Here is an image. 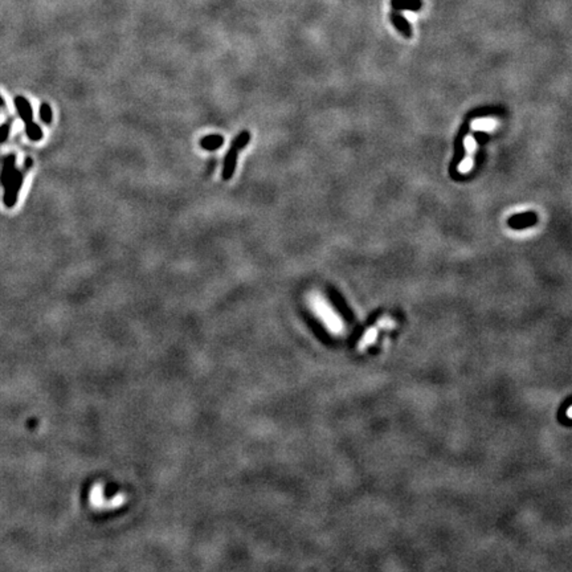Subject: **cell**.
Listing matches in <instances>:
<instances>
[{"label":"cell","mask_w":572,"mask_h":572,"mask_svg":"<svg viewBox=\"0 0 572 572\" xmlns=\"http://www.w3.org/2000/svg\"><path fill=\"white\" fill-rule=\"evenodd\" d=\"M1 167H0V184L4 188V195L3 201L7 208L15 207L19 196L21 186L24 183L25 171L28 168H24L21 171L20 168L16 167V155L8 154L1 158Z\"/></svg>","instance_id":"cell-1"},{"label":"cell","mask_w":572,"mask_h":572,"mask_svg":"<svg viewBox=\"0 0 572 572\" xmlns=\"http://www.w3.org/2000/svg\"><path fill=\"white\" fill-rule=\"evenodd\" d=\"M89 505L96 511H112V510L119 509L127 502V497L123 493L114 494L112 497L105 496V486L100 482H97L89 490L88 494Z\"/></svg>","instance_id":"cell-2"},{"label":"cell","mask_w":572,"mask_h":572,"mask_svg":"<svg viewBox=\"0 0 572 572\" xmlns=\"http://www.w3.org/2000/svg\"><path fill=\"white\" fill-rule=\"evenodd\" d=\"M251 142V133L248 130H242L241 133L236 135V138L232 141L229 146V150L226 154L224 163H223L222 178L223 180H230L233 178L236 168H237V160L240 151H242Z\"/></svg>","instance_id":"cell-3"},{"label":"cell","mask_w":572,"mask_h":572,"mask_svg":"<svg viewBox=\"0 0 572 572\" xmlns=\"http://www.w3.org/2000/svg\"><path fill=\"white\" fill-rule=\"evenodd\" d=\"M470 131V121H466L461 125L458 130V134L455 139V155L452 159L451 164H449V175L453 180L457 182H462V180H468L470 175H461L458 172L459 164L462 163L466 155V147H465V138Z\"/></svg>","instance_id":"cell-4"},{"label":"cell","mask_w":572,"mask_h":572,"mask_svg":"<svg viewBox=\"0 0 572 572\" xmlns=\"http://www.w3.org/2000/svg\"><path fill=\"white\" fill-rule=\"evenodd\" d=\"M15 106H16L17 114L19 117L23 119L25 125V133L27 137L34 141V142H38L42 139V130L40 129V126L38 123H35L34 121V110L31 106L30 101L27 100L25 97L17 96L15 98Z\"/></svg>","instance_id":"cell-5"},{"label":"cell","mask_w":572,"mask_h":572,"mask_svg":"<svg viewBox=\"0 0 572 572\" xmlns=\"http://www.w3.org/2000/svg\"><path fill=\"white\" fill-rule=\"evenodd\" d=\"M538 216L533 211H527L523 213H515L507 219V226L514 230H522L536 226Z\"/></svg>","instance_id":"cell-6"},{"label":"cell","mask_w":572,"mask_h":572,"mask_svg":"<svg viewBox=\"0 0 572 572\" xmlns=\"http://www.w3.org/2000/svg\"><path fill=\"white\" fill-rule=\"evenodd\" d=\"M389 20H391L393 27L396 28L397 32H399L403 38H411L414 36V31H412V27H411L410 21L403 16V13H401L400 11H395V9H393L392 12L389 13Z\"/></svg>","instance_id":"cell-7"},{"label":"cell","mask_w":572,"mask_h":572,"mask_svg":"<svg viewBox=\"0 0 572 572\" xmlns=\"http://www.w3.org/2000/svg\"><path fill=\"white\" fill-rule=\"evenodd\" d=\"M224 142H226V139L220 134H208L200 139L199 145L201 149L207 151H216L224 145Z\"/></svg>","instance_id":"cell-8"},{"label":"cell","mask_w":572,"mask_h":572,"mask_svg":"<svg viewBox=\"0 0 572 572\" xmlns=\"http://www.w3.org/2000/svg\"><path fill=\"white\" fill-rule=\"evenodd\" d=\"M391 7L395 11H414L418 12L422 7L421 0H391Z\"/></svg>","instance_id":"cell-9"},{"label":"cell","mask_w":572,"mask_h":572,"mask_svg":"<svg viewBox=\"0 0 572 572\" xmlns=\"http://www.w3.org/2000/svg\"><path fill=\"white\" fill-rule=\"evenodd\" d=\"M499 113H503V109L502 108H498V106H482V108L474 109L470 113H468L465 119L466 121H472V119H476V118H484L488 117V115H496V114Z\"/></svg>","instance_id":"cell-10"},{"label":"cell","mask_w":572,"mask_h":572,"mask_svg":"<svg viewBox=\"0 0 572 572\" xmlns=\"http://www.w3.org/2000/svg\"><path fill=\"white\" fill-rule=\"evenodd\" d=\"M38 114H40V119H41L45 125H50L52 123V121H53V113H52V109H50V106L46 102H42L41 105H40V110H38Z\"/></svg>","instance_id":"cell-11"},{"label":"cell","mask_w":572,"mask_h":572,"mask_svg":"<svg viewBox=\"0 0 572 572\" xmlns=\"http://www.w3.org/2000/svg\"><path fill=\"white\" fill-rule=\"evenodd\" d=\"M473 138L476 139V142L478 143L480 146H484V145H486V143L489 142L490 135H489L488 133H485V131H476V133L473 134Z\"/></svg>","instance_id":"cell-12"},{"label":"cell","mask_w":572,"mask_h":572,"mask_svg":"<svg viewBox=\"0 0 572 572\" xmlns=\"http://www.w3.org/2000/svg\"><path fill=\"white\" fill-rule=\"evenodd\" d=\"M9 130H11L9 123H4V125L0 126V143H3L7 141V138H8L9 135Z\"/></svg>","instance_id":"cell-13"},{"label":"cell","mask_w":572,"mask_h":572,"mask_svg":"<svg viewBox=\"0 0 572 572\" xmlns=\"http://www.w3.org/2000/svg\"><path fill=\"white\" fill-rule=\"evenodd\" d=\"M1 106H4V100H3L1 96H0V108H1Z\"/></svg>","instance_id":"cell-14"}]
</instances>
